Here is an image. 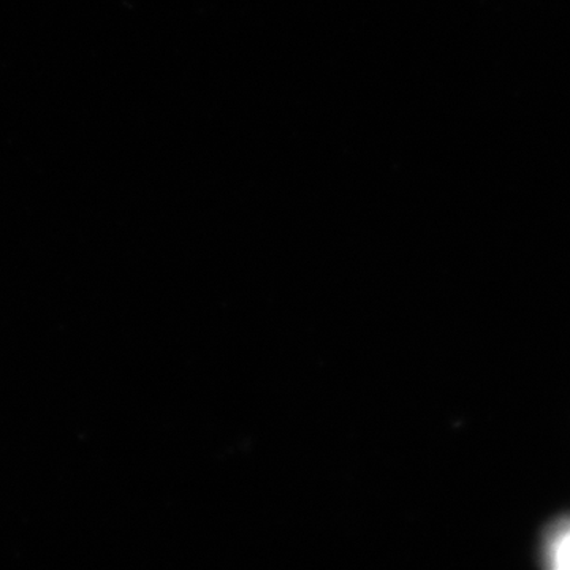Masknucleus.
<instances>
[{
  "instance_id": "nucleus-1",
  "label": "nucleus",
  "mask_w": 570,
  "mask_h": 570,
  "mask_svg": "<svg viewBox=\"0 0 570 570\" xmlns=\"http://www.w3.org/2000/svg\"><path fill=\"white\" fill-rule=\"evenodd\" d=\"M542 558L551 569H570V517L557 521L547 531Z\"/></svg>"
}]
</instances>
